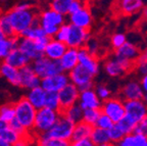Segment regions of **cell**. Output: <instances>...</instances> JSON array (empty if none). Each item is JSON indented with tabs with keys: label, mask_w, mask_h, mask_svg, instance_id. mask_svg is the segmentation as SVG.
I'll return each instance as SVG.
<instances>
[{
	"label": "cell",
	"mask_w": 147,
	"mask_h": 146,
	"mask_svg": "<svg viewBox=\"0 0 147 146\" xmlns=\"http://www.w3.org/2000/svg\"><path fill=\"white\" fill-rule=\"evenodd\" d=\"M38 12L36 7L31 9H18L16 6L5 12L16 37H21L22 34L35 23L38 18Z\"/></svg>",
	"instance_id": "6da1fadb"
},
{
	"label": "cell",
	"mask_w": 147,
	"mask_h": 146,
	"mask_svg": "<svg viewBox=\"0 0 147 146\" xmlns=\"http://www.w3.org/2000/svg\"><path fill=\"white\" fill-rule=\"evenodd\" d=\"M38 22L43 32L45 33V36L52 39L57 33L59 27L65 24L67 20L65 16L55 12L48 7L38 12Z\"/></svg>",
	"instance_id": "7a4b0ae2"
},
{
	"label": "cell",
	"mask_w": 147,
	"mask_h": 146,
	"mask_svg": "<svg viewBox=\"0 0 147 146\" xmlns=\"http://www.w3.org/2000/svg\"><path fill=\"white\" fill-rule=\"evenodd\" d=\"M59 114L60 112L48 110L46 107L38 110L36 112L34 127L31 134L33 136H37V135L48 133L59 118Z\"/></svg>",
	"instance_id": "3957f363"
},
{
	"label": "cell",
	"mask_w": 147,
	"mask_h": 146,
	"mask_svg": "<svg viewBox=\"0 0 147 146\" xmlns=\"http://www.w3.org/2000/svg\"><path fill=\"white\" fill-rule=\"evenodd\" d=\"M14 104L16 120L29 133H32L37 110L33 107L25 97L20 98Z\"/></svg>",
	"instance_id": "277c9868"
},
{
	"label": "cell",
	"mask_w": 147,
	"mask_h": 146,
	"mask_svg": "<svg viewBox=\"0 0 147 146\" xmlns=\"http://www.w3.org/2000/svg\"><path fill=\"white\" fill-rule=\"evenodd\" d=\"M31 66L33 68L35 74L38 76L40 80L63 73L59 62L50 60L44 55L31 62Z\"/></svg>",
	"instance_id": "5b68a950"
},
{
	"label": "cell",
	"mask_w": 147,
	"mask_h": 146,
	"mask_svg": "<svg viewBox=\"0 0 147 146\" xmlns=\"http://www.w3.org/2000/svg\"><path fill=\"white\" fill-rule=\"evenodd\" d=\"M67 75H69V83L75 85L80 92L93 89V86H94V83H93L94 76H92L89 72L84 70L79 64L75 69L71 70L69 73H67Z\"/></svg>",
	"instance_id": "8992f818"
},
{
	"label": "cell",
	"mask_w": 147,
	"mask_h": 146,
	"mask_svg": "<svg viewBox=\"0 0 147 146\" xmlns=\"http://www.w3.org/2000/svg\"><path fill=\"white\" fill-rule=\"evenodd\" d=\"M74 128H75V124H73L63 114H60L56 123L54 124V126L47 134L56 139L71 141Z\"/></svg>",
	"instance_id": "52a82bcc"
},
{
	"label": "cell",
	"mask_w": 147,
	"mask_h": 146,
	"mask_svg": "<svg viewBox=\"0 0 147 146\" xmlns=\"http://www.w3.org/2000/svg\"><path fill=\"white\" fill-rule=\"evenodd\" d=\"M100 110L103 114L107 116L113 124H117L126 114L124 101L119 98H109L102 102Z\"/></svg>",
	"instance_id": "ba28073f"
},
{
	"label": "cell",
	"mask_w": 147,
	"mask_h": 146,
	"mask_svg": "<svg viewBox=\"0 0 147 146\" xmlns=\"http://www.w3.org/2000/svg\"><path fill=\"white\" fill-rule=\"evenodd\" d=\"M134 64L126 59H121L117 57H111L106 60L104 64V71L108 76L113 78H117L124 75L127 72L131 71L133 69Z\"/></svg>",
	"instance_id": "9c48e42d"
},
{
	"label": "cell",
	"mask_w": 147,
	"mask_h": 146,
	"mask_svg": "<svg viewBox=\"0 0 147 146\" xmlns=\"http://www.w3.org/2000/svg\"><path fill=\"white\" fill-rule=\"evenodd\" d=\"M90 37H91V35H90L89 30L71 26L69 36H67V41L64 44L67 45V48H74V49L79 50V49L85 47Z\"/></svg>",
	"instance_id": "30bf717a"
},
{
	"label": "cell",
	"mask_w": 147,
	"mask_h": 146,
	"mask_svg": "<svg viewBox=\"0 0 147 146\" xmlns=\"http://www.w3.org/2000/svg\"><path fill=\"white\" fill-rule=\"evenodd\" d=\"M69 83V75L67 73H61L59 75L42 79L41 83H40V87L46 93H58Z\"/></svg>",
	"instance_id": "8fae6325"
},
{
	"label": "cell",
	"mask_w": 147,
	"mask_h": 146,
	"mask_svg": "<svg viewBox=\"0 0 147 146\" xmlns=\"http://www.w3.org/2000/svg\"><path fill=\"white\" fill-rule=\"evenodd\" d=\"M57 94L58 98H59L60 110H61V112H63L64 110L69 108V106L78 103L80 91L75 85H73L71 83H69Z\"/></svg>",
	"instance_id": "7c38bea8"
},
{
	"label": "cell",
	"mask_w": 147,
	"mask_h": 146,
	"mask_svg": "<svg viewBox=\"0 0 147 146\" xmlns=\"http://www.w3.org/2000/svg\"><path fill=\"white\" fill-rule=\"evenodd\" d=\"M69 22L71 26L81 28V29H85V30H89L90 27L92 26V23H93V16H92L89 7L85 5L77 12L69 14Z\"/></svg>",
	"instance_id": "4fadbf2b"
},
{
	"label": "cell",
	"mask_w": 147,
	"mask_h": 146,
	"mask_svg": "<svg viewBox=\"0 0 147 146\" xmlns=\"http://www.w3.org/2000/svg\"><path fill=\"white\" fill-rule=\"evenodd\" d=\"M18 74H20V87L21 88L31 90L37 88V87H40L41 80L35 74L31 64L18 70Z\"/></svg>",
	"instance_id": "5bb4252c"
},
{
	"label": "cell",
	"mask_w": 147,
	"mask_h": 146,
	"mask_svg": "<svg viewBox=\"0 0 147 146\" xmlns=\"http://www.w3.org/2000/svg\"><path fill=\"white\" fill-rule=\"evenodd\" d=\"M124 107L126 116L132 118L137 123L147 116V104L142 100L125 101Z\"/></svg>",
	"instance_id": "9a60e30c"
},
{
	"label": "cell",
	"mask_w": 147,
	"mask_h": 146,
	"mask_svg": "<svg viewBox=\"0 0 147 146\" xmlns=\"http://www.w3.org/2000/svg\"><path fill=\"white\" fill-rule=\"evenodd\" d=\"M78 64L83 69L89 72L92 76H96L99 72L98 58L89 54L85 48L78 50Z\"/></svg>",
	"instance_id": "2e32d148"
},
{
	"label": "cell",
	"mask_w": 147,
	"mask_h": 146,
	"mask_svg": "<svg viewBox=\"0 0 147 146\" xmlns=\"http://www.w3.org/2000/svg\"><path fill=\"white\" fill-rule=\"evenodd\" d=\"M78 104L83 110H100L102 102L98 99L94 89H89L80 92Z\"/></svg>",
	"instance_id": "e0dca14e"
},
{
	"label": "cell",
	"mask_w": 147,
	"mask_h": 146,
	"mask_svg": "<svg viewBox=\"0 0 147 146\" xmlns=\"http://www.w3.org/2000/svg\"><path fill=\"white\" fill-rule=\"evenodd\" d=\"M67 47L65 44L52 38L49 40L48 44H47L45 50H44L43 55L50 60L58 62L61 58L62 55L64 54V52L67 51Z\"/></svg>",
	"instance_id": "ac0fdd59"
},
{
	"label": "cell",
	"mask_w": 147,
	"mask_h": 146,
	"mask_svg": "<svg viewBox=\"0 0 147 146\" xmlns=\"http://www.w3.org/2000/svg\"><path fill=\"white\" fill-rule=\"evenodd\" d=\"M122 95L125 98V101L142 100L144 92H143L139 82H137V81H129L123 87Z\"/></svg>",
	"instance_id": "d6986e66"
},
{
	"label": "cell",
	"mask_w": 147,
	"mask_h": 146,
	"mask_svg": "<svg viewBox=\"0 0 147 146\" xmlns=\"http://www.w3.org/2000/svg\"><path fill=\"white\" fill-rule=\"evenodd\" d=\"M16 48H18V50H21L22 52L30 59L31 62L38 59L39 57L43 56V55L38 52L34 41L29 40V39L23 38V37H18Z\"/></svg>",
	"instance_id": "ffe728a7"
},
{
	"label": "cell",
	"mask_w": 147,
	"mask_h": 146,
	"mask_svg": "<svg viewBox=\"0 0 147 146\" xmlns=\"http://www.w3.org/2000/svg\"><path fill=\"white\" fill-rule=\"evenodd\" d=\"M139 54H140V51H139L137 46L135 44L131 43V42L127 41L122 47H119V49L115 50V55L113 56L117 57V58L126 59L133 62L135 60H137Z\"/></svg>",
	"instance_id": "44dd1931"
},
{
	"label": "cell",
	"mask_w": 147,
	"mask_h": 146,
	"mask_svg": "<svg viewBox=\"0 0 147 146\" xmlns=\"http://www.w3.org/2000/svg\"><path fill=\"white\" fill-rule=\"evenodd\" d=\"M45 97L46 92L42 89L41 87H37L34 89L28 90L25 98L28 100V102L32 105L36 110H41L45 106Z\"/></svg>",
	"instance_id": "7402d4cb"
},
{
	"label": "cell",
	"mask_w": 147,
	"mask_h": 146,
	"mask_svg": "<svg viewBox=\"0 0 147 146\" xmlns=\"http://www.w3.org/2000/svg\"><path fill=\"white\" fill-rule=\"evenodd\" d=\"M4 62H6L7 64L11 66L12 68L16 70H21L24 66L31 64L30 59L21 50H18V48H14L9 52V54L4 59Z\"/></svg>",
	"instance_id": "603a6c76"
},
{
	"label": "cell",
	"mask_w": 147,
	"mask_h": 146,
	"mask_svg": "<svg viewBox=\"0 0 147 146\" xmlns=\"http://www.w3.org/2000/svg\"><path fill=\"white\" fill-rule=\"evenodd\" d=\"M58 62L63 73H67V72L69 73L71 70L78 66V49L67 48Z\"/></svg>",
	"instance_id": "cb8c5ba5"
},
{
	"label": "cell",
	"mask_w": 147,
	"mask_h": 146,
	"mask_svg": "<svg viewBox=\"0 0 147 146\" xmlns=\"http://www.w3.org/2000/svg\"><path fill=\"white\" fill-rule=\"evenodd\" d=\"M145 6V2L142 0H122L117 2V9L125 16H130L138 12Z\"/></svg>",
	"instance_id": "d4e9b609"
},
{
	"label": "cell",
	"mask_w": 147,
	"mask_h": 146,
	"mask_svg": "<svg viewBox=\"0 0 147 146\" xmlns=\"http://www.w3.org/2000/svg\"><path fill=\"white\" fill-rule=\"evenodd\" d=\"M0 77L5 79L8 83L16 87H20V74L18 70L12 68L6 62H0Z\"/></svg>",
	"instance_id": "484cf974"
},
{
	"label": "cell",
	"mask_w": 147,
	"mask_h": 146,
	"mask_svg": "<svg viewBox=\"0 0 147 146\" xmlns=\"http://www.w3.org/2000/svg\"><path fill=\"white\" fill-rule=\"evenodd\" d=\"M34 143L36 146H69L71 141L56 139L46 133L34 136Z\"/></svg>",
	"instance_id": "4316f807"
},
{
	"label": "cell",
	"mask_w": 147,
	"mask_h": 146,
	"mask_svg": "<svg viewBox=\"0 0 147 146\" xmlns=\"http://www.w3.org/2000/svg\"><path fill=\"white\" fill-rule=\"evenodd\" d=\"M94 127L88 125V124L84 123V122H80V123L75 125V128L73 131V135H71V141H80V140L84 139H89L91 136L92 130Z\"/></svg>",
	"instance_id": "83f0119b"
},
{
	"label": "cell",
	"mask_w": 147,
	"mask_h": 146,
	"mask_svg": "<svg viewBox=\"0 0 147 146\" xmlns=\"http://www.w3.org/2000/svg\"><path fill=\"white\" fill-rule=\"evenodd\" d=\"M115 146H147V136L138 134L127 135Z\"/></svg>",
	"instance_id": "f1b7e54d"
},
{
	"label": "cell",
	"mask_w": 147,
	"mask_h": 146,
	"mask_svg": "<svg viewBox=\"0 0 147 146\" xmlns=\"http://www.w3.org/2000/svg\"><path fill=\"white\" fill-rule=\"evenodd\" d=\"M18 37H12V38H3L0 39V62H4L6 56L9 52L16 48L18 45Z\"/></svg>",
	"instance_id": "f546056e"
},
{
	"label": "cell",
	"mask_w": 147,
	"mask_h": 146,
	"mask_svg": "<svg viewBox=\"0 0 147 146\" xmlns=\"http://www.w3.org/2000/svg\"><path fill=\"white\" fill-rule=\"evenodd\" d=\"M21 37L26 38V39H29V40H32V41H36V40H38V39L42 38V37H45V33L43 32L42 28L40 27V25H39L38 18H37V20L35 21V23L22 34Z\"/></svg>",
	"instance_id": "4dcf8cb0"
},
{
	"label": "cell",
	"mask_w": 147,
	"mask_h": 146,
	"mask_svg": "<svg viewBox=\"0 0 147 146\" xmlns=\"http://www.w3.org/2000/svg\"><path fill=\"white\" fill-rule=\"evenodd\" d=\"M60 114H63L67 120L71 122L73 124H78L80 122H82L83 119V110L79 106V104H74L71 106H69V108L64 110L63 112H61Z\"/></svg>",
	"instance_id": "1f68e13d"
},
{
	"label": "cell",
	"mask_w": 147,
	"mask_h": 146,
	"mask_svg": "<svg viewBox=\"0 0 147 146\" xmlns=\"http://www.w3.org/2000/svg\"><path fill=\"white\" fill-rule=\"evenodd\" d=\"M92 141V143L94 144L95 146L97 145H103V144H108L110 143L109 137H108V133L106 130H102L94 127L92 130L91 136L89 138Z\"/></svg>",
	"instance_id": "d6a6232c"
},
{
	"label": "cell",
	"mask_w": 147,
	"mask_h": 146,
	"mask_svg": "<svg viewBox=\"0 0 147 146\" xmlns=\"http://www.w3.org/2000/svg\"><path fill=\"white\" fill-rule=\"evenodd\" d=\"M71 2V0H53L49 4V8H51L55 12H57L61 16H67L69 14Z\"/></svg>",
	"instance_id": "836d02e7"
},
{
	"label": "cell",
	"mask_w": 147,
	"mask_h": 146,
	"mask_svg": "<svg viewBox=\"0 0 147 146\" xmlns=\"http://www.w3.org/2000/svg\"><path fill=\"white\" fill-rule=\"evenodd\" d=\"M16 119L13 103H5L0 106V120L8 125Z\"/></svg>",
	"instance_id": "e575fe53"
},
{
	"label": "cell",
	"mask_w": 147,
	"mask_h": 146,
	"mask_svg": "<svg viewBox=\"0 0 147 146\" xmlns=\"http://www.w3.org/2000/svg\"><path fill=\"white\" fill-rule=\"evenodd\" d=\"M136 124H137V122H135L129 116L125 114L124 118H123L117 125L119 126V128L122 130L123 134H124L125 136H127V135H131L134 133V129H135V127H136Z\"/></svg>",
	"instance_id": "d590c367"
},
{
	"label": "cell",
	"mask_w": 147,
	"mask_h": 146,
	"mask_svg": "<svg viewBox=\"0 0 147 146\" xmlns=\"http://www.w3.org/2000/svg\"><path fill=\"white\" fill-rule=\"evenodd\" d=\"M44 107L48 108V110H54V112H61L58 94L57 93H46L45 106H44Z\"/></svg>",
	"instance_id": "8d00e7d4"
},
{
	"label": "cell",
	"mask_w": 147,
	"mask_h": 146,
	"mask_svg": "<svg viewBox=\"0 0 147 146\" xmlns=\"http://www.w3.org/2000/svg\"><path fill=\"white\" fill-rule=\"evenodd\" d=\"M101 110H83V119L82 122L88 124V125L95 127L97 120L100 116Z\"/></svg>",
	"instance_id": "74e56055"
},
{
	"label": "cell",
	"mask_w": 147,
	"mask_h": 146,
	"mask_svg": "<svg viewBox=\"0 0 147 146\" xmlns=\"http://www.w3.org/2000/svg\"><path fill=\"white\" fill-rule=\"evenodd\" d=\"M0 29L2 31L5 38H12V37H16L13 30H12L11 25H10V23H9V21H8V18H7L5 14H3L2 16H0Z\"/></svg>",
	"instance_id": "f35d334b"
},
{
	"label": "cell",
	"mask_w": 147,
	"mask_h": 146,
	"mask_svg": "<svg viewBox=\"0 0 147 146\" xmlns=\"http://www.w3.org/2000/svg\"><path fill=\"white\" fill-rule=\"evenodd\" d=\"M1 138L4 139L10 146L16 145V143H18V142L23 139V137L20 136L18 133H16L13 130H11V129H9L8 126H7L6 130H5L4 132H3V134L1 135Z\"/></svg>",
	"instance_id": "ab89813d"
},
{
	"label": "cell",
	"mask_w": 147,
	"mask_h": 146,
	"mask_svg": "<svg viewBox=\"0 0 147 146\" xmlns=\"http://www.w3.org/2000/svg\"><path fill=\"white\" fill-rule=\"evenodd\" d=\"M107 133H108V137H109V140H110V143L115 144L117 145L123 138L125 137V135L123 134L122 130L119 128V126L117 124H113V126L109 130H107Z\"/></svg>",
	"instance_id": "60d3db41"
},
{
	"label": "cell",
	"mask_w": 147,
	"mask_h": 146,
	"mask_svg": "<svg viewBox=\"0 0 147 146\" xmlns=\"http://www.w3.org/2000/svg\"><path fill=\"white\" fill-rule=\"evenodd\" d=\"M84 48H85L86 51H87L89 54L97 57V54H98V52H99V49H100V45H99V42L97 41L96 38H92V37H90Z\"/></svg>",
	"instance_id": "b9f144b4"
},
{
	"label": "cell",
	"mask_w": 147,
	"mask_h": 146,
	"mask_svg": "<svg viewBox=\"0 0 147 146\" xmlns=\"http://www.w3.org/2000/svg\"><path fill=\"white\" fill-rule=\"evenodd\" d=\"M94 91H95V93H96L98 99L101 101V102H102V101L104 102V101L108 100V99L110 98V95H111L110 90L108 89L105 85H102V84L97 85Z\"/></svg>",
	"instance_id": "7bdbcfd3"
},
{
	"label": "cell",
	"mask_w": 147,
	"mask_h": 146,
	"mask_svg": "<svg viewBox=\"0 0 147 146\" xmlns=\"http://www.w3.org/2000/svg\"><path fill=\"white\" fill-rule=\"evenodd\" d=\"M69 29H71V25H69V24H67V23L63 24L61 27H59L57 33L55 34L53 39H55V40H57V41H59V42H62V43H65L67 36H69Z\"/></svg>",
	"instance_id": "ee69618b"
},
{
	"label": "cell",
	"mask_w": 147,
	"mask_h": 146,
	"mask_svg": "<svg viewBox=\"0 0 147 146\" xmlns=\"http://www.w3.org/2000/svg\"><path fill=\"white\" fill-rule=\"evenodd\" d=\"M113 126V123L111 122V120H110L107 116L102 114V112H101L100 116L98 118L96 124H95V127H96V128L102 129V130H106V131L109 130Z\"/></svg>",
	"instance_id": "f6af8a7d"
},
{
	"label": "cell",
	"mask_w": 147,
	"mask_h": 146,
	"mask_svg": "<svg viewBox=\"0 0 147 146\" xmlns=\"http://www.w3.org/2000/svg\"><path fill=\"white\" fill-rule=\"evenodd\" d=\"M8 128L11 129V130H13L16 133H18L20 136H22L23 138H26V137H29L30 135H32L31 133H29L27 130H26L25 128H24L23 126L21 125V124L18 123V121H16V119L13 120L12 122H10V123L8 124Z\"/></svg>",
	"instance_id": "bcb514c9"
},
{
	"label": "cell",
	"mask_w": 147,
	"mask_h": 146,
	"mask_svg": "<svg viewBox=\"0 0 147 146\" xmlns=\"http://www.w3.org/2000/svg\"><path fill=\"white\" fill-rule=\"evenodd\" d=\"M110 42H111V45H113V49L117 50L119 47H122L125 43L127 42V37L123 33H115L113 35L111 39H110Z\"/></svg>",
	"instance_id": "7dc6e473"
},
{
	"label": "cell",
	"mask_w": 147,
	"mask_h": 146,
	"mask_svg": "<svg viewBox=\"0 0 147 146\" xmlns=\"http://www.w3.org/2000/svg\"><path fill=\"white\" fill-rule=\"evenodd\" d=\"M133 134L147 136V116H145L144 119L141 120L140 122H138V123L136 124V127H135V129H134Z\"/></svg>",
	"instance_id": "c3c4849f"
},
{
	"label": "cell",
	"mask_w": 147,
	"mask_h": 146,
	"mask_svg": "<svg viewBox=\"0 0 147 146\" xmlns=\"http://www.w3.org/2000/svg\"><path fill=\"white\" fill-rule=\"evenodd\" d=\"M49 40H50V38L45 36V37H42V38L38 39V40H36V41H34L37 50H38V52H39L40 54L43 55L44 50H45V48H46V46H47V44H48Z\"/></svg>",
	"instance_id": "681fc988"
},
{
	"label": "cell",
	"mask_w": 147,
	"mask_h": 146,
	"mask_svg": "<svg viewBox=\"0 0 147 146\" xmlns=\"http://www.w3.org/2000/svg\"><path fill=\"white\" fill-rule=\"evenodd\" d=\"M85 2L84 1H81V0H71V5H69V14H73L75 12H77L78 10H80L82 7L85 6Z\"/></svg>",
	"instance_id": "f907efd6"
},
{
	"label": "cell",
	"mask_w": 147,
	"mask_h": 146,
	"mask_svg": "<svg viewBox=\"0 0 147 146\" xmlns=\"http://www.w3.org/2000/svg\"><path fill=\"white\" fill-rule=\"evenodd\" d=\"M69 146H95L92 143V141L90 139H84L80 140V141H71Z\"/></svg>",
	"instance_id": "816d5d0a"
},
{
	"label": "cell",
	"mask_w": 147,
	"mask_h": 146,
	"mask_svg": "<svg viewBox=\"0 0 147 146\" xmlns=\"http://www.w3.org/2000/svg\"><path fill=\"white\" fill-rule=\"evenodd\" d=\"M137 64H146L147 62V47L145 48L144 50L139 54L137 60H136Z\"/></svg>",
	"instance_id": "f5cc1de1"
},
{
	"label": "cell",
	"mask_w": 147,
	"mask_h": 146,
	"mask_svg": "<svg viewBox=\"0 0 147 146\" xmlns=\"http://www.w3.org/2000/svg\"><path fill=\"white\" fill-rule=\"evenodd\" d=\"M138 72H139L140 75L146 76L147 75V62L146 64H138Z\"/></svg>",
	"instance_id": "db71d44e"
},
{
	"label": "cell",
	"mask_w": 147,
	"mask_h": 146,
	"mask_svg": "<svg viewBox=\"0 0 147 146\" xmlns=\"http://www.w3.org/2000/svg\"><path fill=\"white\" fill-rule=\"evenodd\" d=\"M140 85H141V88H142L143 92H144V93H147V75L142 77Z\"/></svg>",
	"instance_id": "11a10c76"
},
{
	"label": "cell",
	"mask_w": 147,
	"mask_h": 146,
	"mask_svg": "<svg viewBox=\"0 0 147 146\" xmlns=\"http://www.w3.org/2000/svg\"><path fill=\"white\" fill-rule=\"evenodd\" d=\"M7 129V124H5L4 122H2L0 120V137H1V135L3 134L5 130Z\"/></svg>",
	"instance_id": "9f6ffc18"
},
{
	"label": "cell",
	"mask_w": 147,
	"mask_h": 146,
	"mask_svg": "<svg viewBox=\"0 0 147 146\" xmlns=\"http://www.w3.org/2000/svg\"><path fill=\"white\" fill-rule=\"evenodd\" d=\"M142 16L145 21L147 22V5H145V6L142 8Z\"/></svg>",
	"instance_id": "6f0895ef"
},
{
	"label": "cell",
	"mask_w": 147,
	"mask_h": 146,
	"mask_svg": "<svg viewBox=\"0 0 147 146\" xmlns=\"http://www.w3.org/2000/svg\"><path fill=\"white\" fill-rule=\"evenodd\" d=\"M0 146H10V145L4 139H2V138L0 137Z\"/></svg>",
	"instance_id": "680465c9"
},
{
	"label": "cell",
	"mask_w": 147,
	"mask_h": 146,
	"mask_svg": "<svg viewBox=\"0 0 147 146\" xmlns=\"http://www.w3.org/2000/svg\"><path fill=\"white\" fill-rule=\"evenodd\" d=\"M142 101L144 103H147V93H144V95H143V98H142Z\"/></svg>",
	"instance_id": "91938a15"
},
{
	"label": "cell",
	"mask_w": 147,
	"mask_h": 146,
	"mask_svg": "<svg viewBox=\"0 0 147 146\" xmlns=\"http://www.w3.org/2000/svg\"><path fill=\"white\" fill-rule=\"evenodd\" d=\"M97 146H115L113 143H108V144H103V145H97Z\"/></svg>",
	"instance_id": "94428289"
},
{
	"label": "cell",
	"mask_w": 147,
	"mask_h": 146,
	"mask_svg": "<svg viewBox=\"0 0 147 146\" xmlns=\"http://www.w3.org/2000/svg\"><path fill=\"white\" fill-rule=\"evenodd\" d=\"M3 38H5V37H4V35H3L2 31H1V29H0V39H3Z\"/></svg>",
	"instance_id": "6125c7cd"
},
{
	"label": "cell",
	"mask_w": 147,
	"mask_h": 146,
	"mask_svg": "<svg viewBox=\"0 0 147 146\" xmlns=\"http://www.w3.org/2000/svg\"><path fill=\"white\" fill-rule=\"evenodd\" d=\"M3 14V12H2V8H1V6H0V16H2Z\"/></svg>",
	"instance_id": "be15d7a7"
}]
</instances>
